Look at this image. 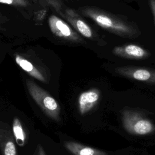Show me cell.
Segmentation results:
<instances>
[{
  "label": "cell",
  "mask_w": 155,
  "mask_h": 155,
  "mask_svg": "<svg viewBox=\"0 0 155 155\" xmlns=\"http://www.w3.org/2000/svg\"><path fill=\"white\" fill-rule=\"evenodd\" d=\"M79 11L101 28L114 35L126 38H135L140 35L139 29L134 23L116 15L90 6L81 7Z\"/></svg>",
  "instance_id": "6da1fadb"
},
{
  "label": "cell",
  "mask_w": 155,
  "mask_h": 155,
  "mask_svg": "<svg viewBox=\"0 0 155 155\" xmlns=\"http://www.w3.org/2000/svg\"><path fill=\"white\" fill-rule=\"evenodd\" d=\"M81 36L100 44L105 43L74 9L66 6L61 0H44Z\"/></svg>",
  "instance_id": "7a4b0ae2"
},
{
  "label": "cell",
  "mask_w": 155,
  "mask_h": 155,
  "mask_svg": "<svg viewBox=\"0 0 155 155\" xmlns=\"http://www.w3.org/2000/svg\"><path fill=\"white\" fill-rule=\"evenodd\" d=\"M26 85L30 95L45 114L54 120L59 121L61 107L56 100L31 79L26 80Z\"/></svg>",
  "instance_id": "3957f363"
},
{
  "label": "cell",
  "mask_w": 155,
  "mask_h": 155,
  "mask_svg": "<svg viewBox=\"0 0 155 155\" xmlns=\"http://www.w3.org/2000/svg\"><path fill=\"white\" fill-rule=\"evenodd\" d=\"M122 118L125 129L131 134L145 135L154 130L153 124L138 112L125 110Z\"/></svg>",
  "instance_id": "277c9868"
},
{
  "label": "cell",
  "mask_w": 155,
  "mask_h": 155,
  "mask_svg": "<svg viewBox=\"0 0 155 155\" xmlns=\"http://www.w3.org/2000/svg\"><path fill=\"white\" fill-rule=\"evenodd\" d=\"M48 26L52 33L65 41L75 44H85V41L67 22L52 15L48 18Z\"/></svg>",
  "instance_id": "5b68a950"
},
{
  "label": "cell",
  "mask_w": 155,
  "mask_h": 155,
  "mask_svg": "<svg viewBox=\"0 0 155 155\" xmlns=\"http://www.w3.org/2000/svg\"><path fill=\"white\" fill-rule=\"evenodd\" d=\"M116 71L124 76L140 81L155 83V70L147 68L121 67L116 68Z\"/></svg>",
  "instance_id": "8992f818"
},
{
  "label": "cell",
  "mask_w": 155,
  "mask_h": 155,
  "mask_svg": "<svg viewBox=\"0 0 155 155\" xmlns=\"http://www.w3.org/2000/svg\"><path fill=\"white\" fill-rule=\"evenodd\" d=\"M113 53L117 56L131 59H142L150 56V53L146 49L134 44L116 46Z\"/></svg>",
  "instance_id": "52a82bcc"
},
{
  "label": "cell",
  "mask_w": 155,
  "mask_h": 155,
  "mask_svg": "<svg viewBox=\"0 0 155 155\" xmlns=\"http://www.w3.org/2000/svg\"><path fill=\"white\" fill-rule=\"evenodd\" d=\"M99 97V91L96 88H92L81 93L78 98V108L81 114L84 115L91 111L97 104Z\"/></svg>",
  "instance_id": "ba28073f"
},
{
  "label": "cell",
  "mask_w": 155,
  "mask_h": 155,
  "mask_svg": "<svg viewBox=\"0 0 155 155\" xmlns=\"http://www.w3.org/2000/svg\"><path fill=\"white\" fill-rule=\"evenodd\" d=\"M15 142L8 127H0V150L2 155H18Z\"/></svg>",
  "instance_id": "9c48e42d"
},
{
  "label": "cell",
  "mask_w": 155,
  "mask_h": 155,
  "mask_svg": "<svg viewBox=\"0 0 155 155\" xmlns=\"http://www.w3.org/2000/svg\"><path fill=\"white\" fill-rule=\"evenodd\" d=\"M64 146L69 152L74 155H107L103 151L74 141L65 142Z\"/></svg>",
  "instance_id": "30bf717a"
},
{
  "label": "cell",
  "mask_w": 155,
  "mask_h": 155,
  "mask_svg": "<svg viewBox=\"0 0 155 155\" xmlns=\"http://www.w3.org/2000/svg\"><path fill=\"white\" fill-rule=\"evenodd\" d=\"M15 59L16 63L30 76L41 82H46V80L41 72L28 60L18 54H15Z\"/></svg>",
  "instance_id": "8fae6325"
},
{
  "label": "cell",
  "mask_w": 155,
  "mask_h": 155,
  "mask_svg": "<svg viewBox=\"0 0 155 155\" xmlns=\"http://www.w3.org/2000/svg\"><path fill=\"white\" fill-rule=\"evenodd\" d=\"M12 132L17 145L19 147L24 146L26 142L27 135L21 122L18 117H15L13 120Z\"/></svg>",
  "instance_id": "7c38bea8"
},
{
  "label": "cell",
  "mask_w": 155,
  "mask_h": 155,
  "mask_svg": "<svg viewBox=\"0 0 155 155\" xmlns=\"http://www.w3.org/2000/svg\"><path fill=\"white\" fill-rule=\"evenodd\" d=\"M0 3L18 7H26L29 5L28 0H0Z\"/></svg>",
  "instance_id": "4fadbf2b"
},
{
  "label": "cell",
  "mask_w": 155,
  "mask_h": 155,
  "mask_svg": "<svg viewBox=\"0 0 155 155\" xmlns=\"http://www.w3.org/2000/svg\"><path fill=\"white\" fill-rule=\"evenodd\" d=\"M149 4H150L151 11L153 16L154 25H155V0H149Z\"/></svg>",
  "instance_id": "5bb4252c"
},
{
  "label": "cell",
  "mask_w": 155,
  "mask_h": 155,
  "mask_svg": "<svg viewBox=\"0 0 155 155\" xmlns=\"http://www.w3.org/2000/svg\"><path fill=\"white\" fill-rule=\"evenodd\" d=\"M35 155H46L45 151L41 145H38L36 149V151L35 153Z\"/></svg>",
  "instance_id": "9a60e30c"
},
{
  "label": "cell",
  "mask_w": 155,
  "mask_h": 155,
  "mask_svg": "<svg viewBox=\"0 0 155 155\" xmlns=\"http://www.w3.org/2000/svg\"><path fill=\"white\" fill-rule=\"evenodd\" d=\"M69 1H75V0H69Z\"/></svg>",
  "instance_id": "2e32d148"
}]
</instances>
